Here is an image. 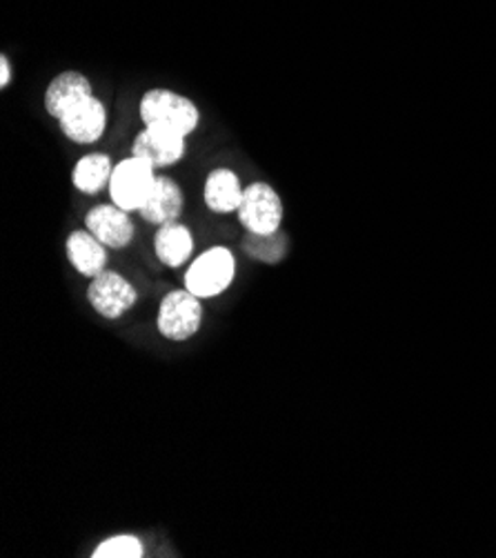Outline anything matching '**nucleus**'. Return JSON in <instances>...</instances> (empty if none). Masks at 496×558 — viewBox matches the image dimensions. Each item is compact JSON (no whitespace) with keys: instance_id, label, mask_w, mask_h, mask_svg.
Masks as SVG:
<instances>
[{"instance_id":"obj_1","label":"nucleus","mask_w":496,"mask_h":558,"mask_svg":"<svg viewBox=\"0 0 496 558\" xmlns=\"http://www.w3.org/2000/svg\"><path fill=\"white\" fill-rule=\"evenodd\" d=\"M138 114L143 125H160V128H170L185 138L196 132L198 121H201V111L194 105L192 98L181 96L172 89H149L143 94L141 105H138Z\"/></svg>"},{"instance_id":"obj_2","label":"nucleus","mask_w":496,"mask_h":558,"mask_svg":"<svg viewBox=\"0 0 496 558\" xmlns=\"http://www.w3.org/2000/svg\"><path fill=\"white\" fill-rule=\"evenodd\" d=\"M237 276V258L228 247H211L196 256L185 271V288L198 299L223 294Z\"/></svg>"},{"instance_id":"obj_3","label":"nucleus","mask_w":496,"mask_h":558,"mask_svg":"<svg viewBox=\"0 0 496 558\" xmlns=\"http://www.w3.org/2000/svg\"><path fill=\"white\" fill-rule=\"evenodd\" d=\"M203 325V305L196 294L185 290H172L165 294L158 307L156 327L168 341L185 343L196 337Z\"/></svg>"},{"instance_id":"obj_4","label":"nucleus","mask_w":496,"mask_h":558,"mask_svg":"<svg viewBox=\"0 0 496 558\" xmlns=\"http://www.w3.org/2000/svg\"><path fill=\"white\" fill-rule=\"evenodd\" d=\"M156 170L149 162L130 156L114 165V174L109 181V198L130 214L141 211L156 185Z\"/></svg>"},{"instance_id":"obj_5","label":"nucleus","mask_w":496,"mask_h":558,"mask_svg":"<svg viewBox=\"0 0 496 558\" xmlns=\"http://www.w3.org/2000/svg\"><path fill=\"white\" fill-rule=\"evenodd\" d=\"M283 201L271 185L256 181L250 183L243 192V201L239 207L241 226L250 234H274L281 232L283 226Z\"/></svg>"},{"instance_id":"obj_6","label":"nucleus","mask_w":496,"mask_h":558,"mask_svg":"<svg viewBox=\"0 0 496 558\" xmlns=\"http://www.w3.org/2000/svg\"><path fill=\"white\" fill-rule=\"evenodd\" d=\"M87 301L98 316L107 320H119L136 305L138 292L123 274L105 269L102 274L92 278L87 288Z\"/></svg>"},{"instance_id":"obj_7","label":"nucleus","mask_w":496,"mask_h":558,"mask_svg":"<svg viewBox=\"0 0 496 558\" xmlns=\"http://www.w3.org/2000/svg\"><path fill=\"white\" fill-rule=\"evenodd\" d=\"M185 151V136L160 125H145V130L134 138L132 145V156L143 158L154 170L177 165L179 160H183Z\"/></svg>"},{"instance_id":"obj_8","label":"nucleus","mask_w":496,"mask_h":558,"mask_svg":"<svg viewBox=\"0 0 496 558\" xmlns=\"http://www.w3.org/2000/svg\"><path fill=\"white\" fill-rule=\"evenodd\" d=\"M85 228L109 250H125L134 241V220L119 205H96L85 216Z\"/></svg>"},{"instance_id":"obj_9","label":"nucleus","mask_w":496,"mask_h":558,"mask_svg":"<svg viewBox=\"0 0 496 558\" xmlns=\"http://www.w3.org/2000/svg\"><path fill=\"white\" fill-rule=\"evenodd\" d=\"M63 136L76 145H92L102 138L107 130V109L100 98L89 96L74 105L59 119Z\"/></svg>"},{"instance_id":"obj_10","label":"nucleus","mask_w":496,"mask_h":558,"mask_svg":"<svg viewBox=\"0 0 496 558\" xmlns=\"http://www.w3.org/2000/svg\"><path fill=\"white\" fill-rule=\"evenodd\" d=\"M185 207V196L183 190L179 187L177 181L168 177H158L156 185L147 198V203L141 207V216L149 226H168V222H174L181 218Z\"/></svg>"},{"instance_id":"obj_11","label":"nucleus","mask_w":496,"mask_h":558,"mask_svg":"<svg viewBox=\"0 0 496 558\" xmlns=\"http://www.w3.org/2000/svg\"><path fill=\"white\" fill-rule=\"evenodd\" d=\"M94 96L92 83L81 72H63L53 78L45 89V109L51 119H61L81 100Z\"/></svg>"},{"instance_id":"obj_12","label":"nucleus","mask_w":496,"mask_h":558,"mask_svg":"<svg viewBox=\"0 0 496 558\" xmlns=\"http://www.w3.org/2000/svg\"><path fill=\"white\" fill-rule=\"evenodd\" d=\"M243 192L245 187L241 185L237 172L228 170V167H216V170L209 172L205 179L203 201L207 209L214 214H232L239 211Z\"/></svg>"},{"instance_id":"obj_13","label":"nucleus","mask_w":496,"mask_h":558,"mask_svg":"<svg viewBox=\"0 0 496 558\" xmlns=\"http://www.w3.org/2000/svg\"><path fill=\"white\" fill-rule=\"evenodd\" d=\"M154 252L165 267H183L194 254V236L183 222H168V226H160L154 236Z\"/></svg>"},{"instance_id":"obj_14","label":"nucleus","mask_w":496,"mask_h":558,"mask_svg":"<svg viewBox=\"0 0 496 558\" xmlns=\"http://www.w3.org/2000/svg\"><path fill=\"white\" fill-rule=\"evenodd\" d=\"M107 245H102L87 228L76 230L65 241V252L74 269L83 276H98L107 267Z\"/></svg>"},{"instance_id":"obj_15","label":"nucleus","mask_w":496,"mask_h":558,"mask_svg":"<svg viewBox=\"0 0 496 558\" xmlns=\"http://www.w3.org/2000/svg\"><path fill=\"white\" fill-rule=\"evenodd\" d=\"M114 174V162L107 154L94 151L83 156L72 174V183L81 194L94 196L98 192H102L105 187H109V181H112Z\"/></svg>"},{"instance_id":"obj_16","label":"nucleus","mask_w":496,"mask_h":558,"mask_svg":"<svg viewBox=\"0 0 496 558\" xmlns=\"http://www.w3.org/2000/svg\"><path fill=\"white\" fill-rule=\"evenodd\" d=\"M243 250L247 256H252L258 263H279L286 258L288 252V239L283 232H274V234H247L243 241Z\"/></svg>"},{"instance_id":"obj_17","label":"nucleus","mask_w":496,"mask_h":558,"mask_svg":"<svg viewBox=\"0 0 496 558\" xmlns=\"http://www.w3.org/2000/svg\"><path fill=\"white\" fill-rule=\"evenodd\" d=\"M145 551L143 543L132 534H119L102 541L94 549V558H141Z\"/></svg>"},{"instance_id":"obj_18","label":"nucleus","mask_w":496,"mask_h":558,"mask_svg":"<svg viewBox=\"0 0 496 558\" xmlns=\"http://www.w3.org/2000/svg\"><path fill=\"white\" fill-rule=\"evenodd\" d=\"M12 63H10V59H8V53H3L0 56V87L3 89H8L10 87V83H12Z\"/></svg>"}]
</instances>
